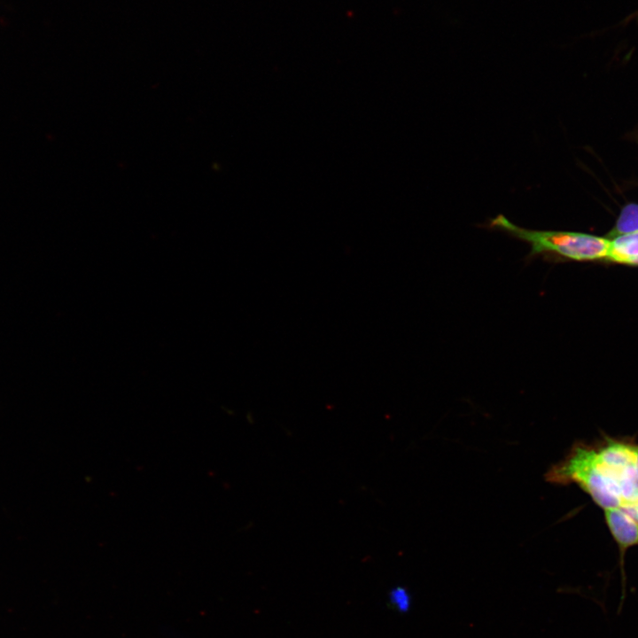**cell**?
<instances>
[{
	"mask_svg": "<svg viewBox=\"0 0 638 638\" xmlns=\"http://www.w3.org/2000/svg\"><path fill=\"white\" fill-rule=\"evenodd\" d=\"M487 227L525 242L530 247L526 262L536 258L545 261H598L608 258L611 247V240L606 237L575 231L525 229L503 214L491 219Z\"/></svg>",
	"mask_w": 638,
	"mask_h": 638,
	"instance_id": "cell-1",
	"label": "cell"
},
{
	"mask_svg": "<svg viewBox=\"0 0 638 638\" xmlns=\"http://www.w3.org/2000/svg\"><path fill=\"white\" fill-rule=\"evenodd\" d=\"M388 603L390 607L400 613L408 612L412 604V598L409 592L403 587H395L388 594Z\"/></svg>",
	"mask_w": 638,
	"mask_h": 638,
	"instance_id": "cell-6",
	"label": "cell"
},
{
	"mask_svg": "<svg viewBox=\"0 0 638 638\" xmlns=\"http://www.w3.org/2000/svg\"><path fill=\"white\" fill-rule=\"evenodd\" d=\"M595 448V455L619 490L622 507L638 501V467L635 445L610 440Z\"/></svg>",
	"mask_w": 638,
	"mask_h": 638,
	"instance_id": "cell-2",
	"label": "cell"
},
{
	"mask_svg": "<svg viewBox=\"0 0 638 638\" xmlns=\"http://www.w3.org/2000/svg\"><path fill=\"white\" fill-rule=\"evenodd\" d=\"M603 510L609 530L622 552L638 544V522L626 508Z\"/></svg>",
	"mask_w": 638,
	"mask_h": 638,
	"instance_id": "cell-3",
	"label": "cell"
},
{
	"mask_svg": "<svg viewBox=\"0 0 638 638\" xmlns=\"http://www.w3.org/2000/svg\"><path fill=\"white\" fill-rule=\"evenodd\" d=\"M636 463L638 467V445H635Z\"/></svg>",
	"mask_w": 638,
	"mask_h": 638,
	"instance_id": "cell-8",
	"label": "cell"
},
{
	"mask_svg": "<svg viewBox=\"0 0 638 638\" xmlns=\"http://www.w3.org/2000/svg\"><path fill=\"white\" fill-rule=\"evenodd\" d=\"M638 231V205L628 204L624 206L615 225L606 236L611 239L616 237Z\"/></svg>",
	"mask_w": 638,
	"mask_h": 638,
	"instance_id": "cell-5",
	"label": "cell"
},
{
	"mask_svg": "<svg viewBox=\"0 0 638 638\" xmlns=\"http://www.w3.org/2000/svg\"><path fill=\"white\" fill-rule=\"evenodd\" d=\"M611 240L607 260L638 266V231L616 237Z\"/></svg>",
	"mask_w": 638,
	"mask_h": 638,
	"instance_id": "cell-4",
	"label": "cell"
},
{
	"mask_svg": "<svg viewBox=\"0 0 638 638\" xmlns=\"http://www.w3.org/2000/svg\"><path fill=\"white\" fill-rule=\"evenodd\" d=\"M625 508V507H624ZM638 522V501L632 506L626 508Z\"/></svg>",
	"mask_w": 638,
	"mask_h": 638,
	"instance_id": "cell-7",
	"label": "cell"
}]
</instances>
